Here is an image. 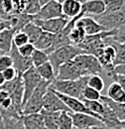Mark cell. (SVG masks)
Listing matches in <instances>:
<instances>
[{
    "label": "cell",
    "instance_id": "obj_1",
    "mask_svg": "<svg viewBox=\"0 0 125 129\" xmlns=\"http://www.w3.org/2000/svg\"><path fill=\"white\" fill-rule=\"evenodd\" d=\"M87 79H88V76L82 77L76 81H57V80H55L52 82L51 87L54 90L62 93L64 95L81 99L82 91H83L84 87L87 85Z\"/></svg>",
    "mask_w": 125,
    "mask_h": 129
},
{
    "label": "cell",
    "instance_id": "obj_2",
    "mask_svg": "<svg viewBox=\"0 0 125 129\" xmlns=\"http://www.w3.org/2000/svg\"><path fill=\"white\" fill-rule=\"evenodd\" d=\"M85 54L81 49L74 45H68L53 51L51 54H49V62L54 68V71L57 75L59 68L62 64H66L70 61H73L78 55Z\"/></svg>",
    "mask_w": 125,
    "mask_h": 129
},
{
    "label": "cell",
    "instance_id": "obj_3",
    "mask_svg": "<svg viewBox=\"0 0 125 129\" xmlns=\"http://www.w3.org/2000/svg\"><path fill=\"white\" fill-rule=\"evenodd\" d=\"M75 64H77L83 77L91 76V75H99L103 72L101 64H99L96 57L89 54H81L76 57L74 60Z\"/></svg>",
    "mask_w": 125,
    "mask_h": 129
},
{
    "label": "cell",
    "instance_id": "obj_4",
    "mask_svg": "<svg viewBox=\"0 0 125 129\" xmlns=\"http://www.w3.org/2000/svg\"><path fill=\"white\" fill-rule=\"evenodd\" d=\"M106 31L117 30L125 23V12L123 11H105L103 14L92 17Z\"/></svg>",
    "mask_w": 125,
    "mask_h": 129
},
{
    "label": "cell",
    "instance_id": "obj_5",
    "mask_svg": "<svg viewBox=\"0 0 125 129\" xmlns=\"http://www.w3.org/2000/svg\"><path fill=\"white\" fill-rule=\"evenodd\" d=\"M22 82H23V88H24V95H23V105L26 103V101L30 98L32 93L34 92L35 88L38 86L40 81H42V78L40 77L37 69L33 66L28 71H26L22 76Z\"/></svg>",
    "mask_w": 125,
    "mask_h": 129
},
{
    "label": "cell",
    "instance_id": "obj_6",
    "mask_svg": "<svg viewBox=\"0 0 125 129\" xmlns=\"http://www.w3.org/2000/svg\"><path fill=\"white\" fill-rule=\"evenodd\" d=\"M60 17H65L62 14V3L56 0H52L41 7L40 11L36 15L33 16V20L34 19L50 20V19H55V18H60Z\"/></svg>",
    "mask_w": 125,
    "mask_h": 129
},
{
    "label": "cell",
    "instance_id": "obj_7",
    "mask_svg": "<svg viewBox=\"0 0 125 129\" xmlns=\"http://www.w3.org/2000/svg\"><path fill=\"white\" fill-rule=\"evenodd\" d=\"M69 21L70 19H68L67 17H60V18H55L50 20H38V19L33 20V22L38 27H40L44 32L51 33L53 35H56L59 32H61L67 26Z\"/></svg>",
    "mask_w": 125,
    "mask_h": 129
},
{
    "label": "cell",
    "instance_id": "obj_8",
    "mask_svg": "<svg viewBox=\"0 0 125 129\" xmlns=\"http://www.w3.org/2000/svg\"><path fill=\"white\" fill-rule=\"evenodd\" d=\"M43 109L52 112H62V111L71 112L70 109L62 101V99L55 93L54 89L51 86L43 98Z\"/></svg>",
    "mask_w": 125,
    "mask_h": 129
},
{
    "label": "cell",
    "instance_id": "obj_9",
    "mask_svg": "<svg viewBox=\"0 0 125 129\" xmlns=\"http://www.w3.org/2000/svg\"><path fill=\"white\" fill-rule=\"evenodd\" d=\"M83 75L80 72V70L77 67L74 61H70L66 64H62L58 73L56 75L57 81H76L80 78H82Z\"/></svg>",
    "mask_w": 125,
    "mask_h": 129
},
{
    "label": "cell",
    "instance_id": "obj_10",
    "mask_svg": "<svg viewBox=\"0 0 125 129\" xmlns=\"http://www.w3.org/2000/svg\"><path fill=\"white\" fill-rule=\"evenodd\" d=\"M54 91H55V93H56L58 96L62 99V101L66 104V106L70 109V111L72 113H84V114L91 115V116H93V117H95V118H97V119L100 120V118H99L98 116H96L95 114H93L90 110H88V109L85 107L84 103H83L80 99L64 95L62 93L56 91V90H54ZM100 121H101V120H100ZM101 122H102V121H101Z\"/></svg>",
    "mask_w": 125,
    "mask_h": 129
},
{
    "label": "cell",
    "instance_id": "obj_11",
    "mask_svg": "<svg viewBox=\"0 0 125 129\" xmlns=\"http://www.w3.org/2000/svg\"><path fill=\"white\" fill-rule=\"evenodd\" d=\"M74 127L76 128H97L103 123L91 115L84 113H71Z\"/></svg>",
    "mask_w": 125,
    "mask_h": 129
},
{
    "label": "cell",
    "instance_id": "obj_12",
    "mask_svg": "<svg viewBox=\"0 0 125 129\" xmlns=\"http://www.w3.org/2000/svg\"><path fill=\"white\" fill-rule=\"evenodd\" d=\"M9 55L13 61V67L16 69L19 76H22L26 71H28L31 67H33L31 58L22 57L19 54L18 49L15 45H12V48L9 52Z\"/></svg>",
    "mask_w": 125,
    "mask_h": 129
},
{
    "label": "cell",
    "instance_id": "obj_13",
    "mask_svg": "<svg viewBox=\"0 0 125 129\" xmlns=\"http://www.w3.org/2000/svg\"><path fill=\"white\" fill-rule=\"evenodd\" d=\"M75 26L82 28L86 34V36H92V35H96V34L106 31L101 25H99L93 18L90 16H83L79 18L76 22Z\"/></svg>",
    "mask_w": 125,
    "mask_h": 129
},
{
    "label": "cell",
    "instance_id": "obj_14",
    "mask_svg": "<svg viewBox=\"0 0 125 129\" xmlns=\"http://www.w3.org/2000/svg\"><path fill=\"white\" fill-rule=\"evenodd\" d=\"M81 11L85 16H98L106 11L105 4L102 0H87L82 4Z\"/></svg>",
    "mask_w": 125,
    "mask_h": 129
},
{
    "label": "cell",
    "instance_id": "obj_15",
    "mask_svg": "<svg viewBox=\"0 0 125 129\" xmlns=\"http://www.w3.org/2000/svg\"><path fill=\"white\" fill-rule=\"evenodd\" d=\"M43 109V98L32 94L22 107V116L40 113Z\"/></svg>",
    "mask_w": 125,
    "mask_h": 129
},
{
    "label": "cell",
    "instance_id": "obj_16",
    "mask_svg": "<svg viewBox=\"0 0 125 129\" xmlns=\"http://www.w3.org/2000/svg\"><path fill=\"white\" fill-rule=\"evenodd\" d=\"M82 4L76 0H65L62 3L64 16L68 19H73L81 14Z\"/></svg>",
    "mask_w": 125,
    "mask_h": 129
},
{
    "label": "cell",
    "instance_id": "obj_17",
    "mask_svg": "<svg viewBox=\"0 0 125 129\" xmlns=\"http://www.w3.org/2000/svg\"><path fill=\"white\" fill-rule=\"evenodd\" d=\"M105 44L111 45L115 49V58L113 61V67L125 64V43L115 42L112 37H108L105 39Z\"/></svg>",
    "mask_w": 125,
    "mask_h": 129
},
{
    "label": "cell",
    "instance_id": "obj_18",
    "mask_svg": "<svg viewBox=\"0 0 125 129\" xmlns=\"http://www.w3.org/2000/svg\"><path fill=\"white\" fill-rule=\"evenodd\" d=\"M22 120H23V124H24L25 129H46L41 113L31 114V115H23Z\"/></svg>",
    "mask_w": 125,
    "mask_h": 129
},
{
    "label": "cell",
    "instance_id": "obj_19",
    "mask_svg": "<svg viewBox=\"0 0 125 129\" xmlns=\"http://www.w3.org/2000/svg\"><path fill=\"white\" fill-rule=\"evenodd\" d=\"M101 102H103L104 104H106L110 109L114 112V114L116 115V117L118 118V120L121 122V121H124L125 120V103H118V102H115L113 100H111L110 98H108L107 96H104V95H101L100 99H99Z\"/></svg>",
    "mask_w": 125,
    "mask_h": 129
},
{
    "label": "cell",
    "instance_id": "obj_20",
    "mask_svg": "<svg viewBox=\"0 0 125 129\" xmlns=\"http://www.w3.org/2000/svg\"><path fill=\"white\" fill-rule=\"evenodd\" d=\"M107 97L111 100L118 102V103H125V91L121 85L116 81L110 83L107 88Z\"/></svg>",
    "mask_w": 125,
    "mask_h": 129
},
{
    "label": "cell",
    "instance_id": "obj_21",
    "mask_svg": "<svg viewBox=\"0 0 125 129\" xmlns=\"http://www.w3.org/2000/svg\"><path fill=\"white\" fill-rule=\"evenodd\" d=\"M14 31L12 29H5L0 32V52L9 54L13 45V35Z\"/></svg>",
    "mask_w": 125,
    "mask_h": 129
},
{
    "label": "cell",
    "instance_id": "obj_22",
    "mask_svg": "<svg viewBox=\"0 0 125 129\" xmlns=\"http://www.w3.org/2000/svg\"><path fill=\"white\" fill-rule=\"evenodd\" d=\"M53 43H54V35L51 33L43 31L42 35L38 39V41L34 44V47L37 50H41V51L46 52L49 55L50 50L53 47Z\"/></svg>",
    "mask_w": 125,
    "mask_h": 129
},
{
    "label": "cell",
    "instance_id": "obj_23",
    "mask_svg": "<svg viewBox=\"0 0 125 129\" xmlns=\"http://www.w3.org/2000/svg\"><path fill=\"white\" fill-rule=\"evenodd\" d=\"M83 103H84V105H85V107L88 109V110H90L91 112L95 114L96 116H98L99 118H100V120L102 121V115L104 114L105 112V108H106V106H105V104L103 103V102H101L100 100H96V101H91V100H85V99H80Z\"/></svg>",
    "mask_w": 125,
    "mask_h": 129
},
{
    "label": "cell",
    "instance_id": "obj_24",
    "mask_svg": "<svg viewBox=\"0 0 125 129\" xmlns=\"http://www.w3.org/2000/svg\"><path fill=\"white\" fill-rule=\"evenodd\" d=\"M22 31L28 36L29 43H31L33 45L38 41V39L40 38V36H41L42 33H43V30H42L40 27H38L34 22H31V23L27 24V25L23 28Z\"/></svg>",
    "mask_w": 125,
    "mask_h": 129
},
{
    "label": "cell",
    "instance_id": "obj_25",
    "mask_svg": "<svg viewBox=\"0 0 125 129\" xmlns=\"http://www.w3.org/2000/svg\"><path fill=\"white\" fill-rule=\"evenodd\" d=\"M40 113L43 117L46 129H58V118L60 112H52L42 109Z\"/></svg>",
    "mask_w": 125,
    "mask_h": 129
},
{
    "label": "cell",
    "instance_id": "obj_26",
    "mask_svg": "<svg viewBox=\"0 0 125 129\" xmlns=\"http://www.w3.org/2000/svg\"><path fill=\"white\" fill-rule=\"evenodd\" d=\"M36 69H37L40 77L42 78V80L50 81V82H53L56 80V73H55L54 68L50 62H47V63L43 64L42 66H40Z\"/></svg>",
    "mask_w": 125,
    "mask_h": 129
},
{
    "label": "cell",
    "instance_id": "obj_27",
    "mask_svg": "<svg viewBox=\"0 0 125 129\" xmlns=\"http://www.w3.org/2000/svg\"><path fill=\"white\" fill-rule=\"evenodd\" d=\"M85 37H86V34L84 32V30L78 26H75L69 35L71 44L74 46H78L79 44H81L83 40L85 39Z\"/></svg>",
    "mask_w": 125,
    "mask_h": 129
},
{
    "label": "cell",
    "instance_id": "obj_28",
    "mask_svg": "<svg viewBox=\"0 0 125 129\" xmlns=\"http://www.w3.org/2000/svg\"><path fill=\"white\" fill-rule=\"evenodd\" d=\"M2 129H25L22 116L20 117H4Z\"/></svg>",
    "mask_w": 125,
    "mask_h": 129
},
{
    "label": "cell",
    "instance_id": "obj_29",
    "mask_svg": "<svg viewBox=\"0 0 125 129\" xmlns=\"http://www.w3.org/2000/svg\"><path fill=\"white\" fill-rule=\"evenodd\" d=\"M58 129H74L71 112L62 111L58 118Z\"/></svg>",
    "mask_w": 125,
    "mask_h": 129
},
{
    "label": "cell",
    "instance_id": "obj_30",
    "mask_svg": "<svg viewBox=\"0 0 125 129\" xmlns=\"http://www.w3.org/2000/svg\"><path fill=\"white\" fill-rule=\"evenodd\" d=\"M32 64L35 68H38L40 66H42L43 64L49 62V55L46 52L41 51V50H35L34 53L31 56Z\"/></svg>",
    "mask_w": 125,
    "mask_h": 129
},
{
    "label": "cell",
    "instance_id": "obj_31",
    "mask_svg": "<svg viewBox=\"0 0 125 129\" xmlns=\"http://www.w3.org/2000/svg\"><path fill=\"white\" fill-rule=\"evenodd\" d=\"M87 85L100 92L104 88V81L99 75H91V76H88Z\"/></svg>",
    "mask_w": 125,
    "mask_h": 129
},
{
    "label": "cell",
    "instance_id": "obj_32",
    "mask_svg": "<svg viewBox=\"0 0 125 129\" xmlns=\"http://www.w3.org/2000/svg\"><path fill=\"white\" fill-rule=\"evenodd\" d=\"M41 7L42 5L40 0H26V7H25L24 13L34 16L40 11Z\"/></svg>",
    "mask_w": 125,
    "mask_h": 129
},
{
    "label": "cell",
    "instance_id": "obj_33",
    "mask_svg": "<svg viewBox=\"0 0 125 129\" xmlns=\"http://www.w3.org/2000/svg\"><path fill=\"white\" fill-rule=\"evenodd\" d=\"M101 97V94L99 91L95 90L93 88L89 87L88 85H86L82 91V96L81 99H85V100H91V101H96L99 100Z\"/></svg>",
    "mask_w": 125,
    "mask_h": 129
},
{
    "label": "cell",
    "instance_id": "obj_34",
    "mask_svg": "<svg viewBox=\"0 0 125 129\" xmlns=\"http://www.w3.org/2000/svg\"><path fill=\"white\" fill-rule=\"evenodd\" d=\"M28 43H29L28 36L23 31H18V32L14 33V35H13V45H15L17 48L22 47V46H24Z\"/></svg>",
    "mask_w": 125,
    "mask_h": 129
},
{
    "label": "cell",
    "instance_id": "obj_35",
    "mask_svg": "<svg viewBox=\"0 0 125 129\" xmlns=\"http://www.w3.org/2000/svg\"><path fill=\"white\" fill-rule=\"evenodd\" d=\"M105 4L107 11H122L123 1L122 0H102Z\"/></svg>",
    "mask_w": 125,
    "mask_h": 129
},
{
    "label": "cell",
    "instance_id": "obj_36",
    "mask_svg": "<svg viewBox=\"0 0 125 129\" xmlns=\"http://www.w3.org/2000/svg\"><path fill=\"white\" fill-rule=\"evenodd\" d=\"M13 67V61L9 54H3L0 56V73Z\"/></svg>",
    "mask_w": 125,
    "mask_h": 129
},
{
    "label": "cell",
    "instance_id": "obj_37",
    "mask_svg": "<svg viewBox=\"0 0 125 129\" xmlns=\"http://www.w3.org/2000/svg\"><path fill=\"white\" fill-rule=\"evenodd\" d=\"M13 11L11 15H20L23 14L26 7V0H12Z\"/></svg>",
    "mask_w": 125,
    "mask_h": 129
},
{
    "label": "cell",
    "instance_id": "obj_38",
    "mask_svg": "<svg viewBox=\"0 0 125 129\" xmlns=\"http://www.w3.org/2000/svg\"><path fill=\"white\" fill-rule=\"evenodd\" d=\"M18 49V52L19 54L22 56V57H25V58H31L32 54L34 53V51L36 50L34 45L31 44V43H28L22 47H19Z\"/></svg>",
    "mask_w": 125,
    "mask_h": 129
},
{
    "label": "cell",
    "instance_id": "obj_39",
    "mask_svg": "<svg viewBox=\"0 0 125 129\" xmlns=\"http://www.w3.org/2000/svg\"><path fill=\"white\" fill-rule=\"evenodd\" d=\"M2 74H3V77H4V79H5L6 81H13V80H15L16 78L19 76L14 67H11V68L5 70L4 72H2Z\"/></svg>",
    "mask_w": 125,
    "mask_h": 129
},
{
    "label": "cell",
    "instance_id": "obj_40",
    "mask_svg": "<svg viewBox=\"0 0 125 129\" xmlns=\"http://www.w3.org/2000/svg\"><path fill=\"white\" fill-rule=\"evenodd\" d=\"M112 39L118 43H125V23L120 28L117 29L115 36L112 37Z\"/></svg>",
    "mask_w": 125,
    "mask_h": 129
},
{
    "label": "cell",
    "instance_id": "obj_41",
    "mask_svg": "<svg viewBox=\"0 0 125 129\" xmlns=\"http://www.w3.org/2000/svg\"><path fill=\"white\" fill-rule=\"evenodd\" d=\"M114 75L125 76V64H120V66L114 67V68H113V71H112L111 78H112V76H114Z\"/></svg>",
    "mask_w": 125,
    "mask_h": 129
},
{
    "label": "cell",
    "instance_id": "obj_42",
    "mask_svg": "<svg viewBox=\"0 0 125 129\" xmlns=\"http://www.w3.org/2000/svg\"><path fill=\"white\" fill-rule=\"evenodd\" d=\"M112 79L114 80V81H116L117 83H119L121 85V87L123 88V90L125 91V76L114 75V76H112Z\"/></svg>",
    "mask_w": 125,
    "mask_h": 129
},
{
    "label": "cell",
    "instance_id": "obj_43",
    "mask_svg": "<svg viewBox=\"0 0 125 129\" xmlns=\"http://www.w3.org/2000/svg\"><path fill=\"white\" fill-rule=\"evenodd\" d=\"M5 29H10V24L8 21H1L0 22V32H2Z\"/></svg>",
    "mask_w": 125,
    "mask_h": 129
},
{
    "label": "cell",
    "instance_id": "obj_44",
    "mask_svg": "<svg viewBox=\"0 0 125 129\" xmlns=\"http://www.w3.org/2000/svg\"><path fill=\"white\" fill-rule=\"evenodd\" d=\"M95 129H122L121 126H117V127H108V126H105L104 124H102L101 126H99V127H97V128Z\"/></svg>",
    "mask_w": 125,
    "mask_h": 129
},
{
    "label": "cell",
    "instance_id": "obj_45",
    "mask_svg": "<svg viewBox=\"0 0 125 129\" xmlns=\"http://www.w3.org/2000/svg\"><path fill=\"white\" fill-rule=\"evenodd\" d=\"M5 82H6V81H5L4 77H3V74H2V73H0V87H1V86H3Z\"/></svg>",
    "mask_w": 125,
    "mask_h": 129
},
{
    "label": "cell",
    "instance_id": "obj_46",
    "mask_svg": "<svg viewBox=\"0 0 125 129\" xmlns=\"http://www.w3.org/2000/svg\"><path fill=\"white\" fill-rule=\"evenodd\" d=\"M50 1H52V0H40V2H41V5L43 6L44 4H46L48 2H50Z\"/></svg>",
    "mask_w": 125,
    "mask_h": 129
},
{
    "label": "cell",
    "instance_id": "obj_47",
    "mask_svg": "<svg viewBox=\"0 0 125 129\" xmlns=\"http://www.w3.org/2000/svg\"><path fill=\"white\" fill-rule=\"evenodd\" d=\"M121 127H122V129H125V120L121 121Z\"/></svg>",
    "mask_w": 125,
    "mask_h": 129
},
{
    "label": "cell",
    "instance_id": "obj_48",
    "mask_svg": "<svg viewBox=\"0 0 125 129\" xmlns=\"http://www.w3.org/2000/svg\"><path fill=\"white\" fill-rule=\"evenodd\" d=\"M56 1H58V2H60V3H62L65 0H56Z\"/></svg>",
    "mask_w": 125,
    "mask_h": 129
},
{
    "label": "cell",
    "instance_id": "obj_49",
    "mask_svg": "<svg viewBox=\"0 0 125 129\" xmlns=\"http://www.w3.org/2000/svg\"><path fill=\"white\" fill-rule=\"evenodd\" d=\"M74 129H80V128H76V127H74ZM83 129H94V128H83Z\"/></svg>",
    "mask_w": 125,
    "mask_h": 129
},
{
    "label": "cell",
    "instance_id": "obj_50",
    "mask_svg": "<svg viewBox=\"0 0 125 129\" xmlns=\"http://www.w3.org/2000/svg\"><path fill=\"white\" fill-rule=\"evenodd\" d=\"M3 54H5V53H2V52H0V56H1V55H3Z\"/></svg>",
    "mask_w": 125,
    "mask_h": 129
},
{
    "label": "cell",
    "instance_id": "obj_51",
    "mask_svg": "<svg viewBox=\"0 0 125 129\" xmlns=\"http://www.w3.org/2000/svg\"><path fill=\"white\" fill-rule=\"evenodd\" d=\"M94 129H95V128H94Z\"/></svg>",
    "mask_w": 125,
    "mask_h": 129
}]
</instances>
